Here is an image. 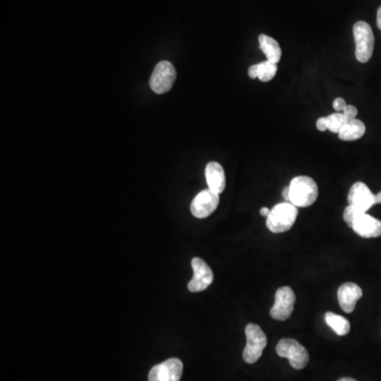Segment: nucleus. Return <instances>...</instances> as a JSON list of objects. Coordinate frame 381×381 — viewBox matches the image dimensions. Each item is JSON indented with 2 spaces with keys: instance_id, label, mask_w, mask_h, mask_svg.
Segmentation results:
<instances>
[{
  "instance_id": "nucleus-24",
  "label": "nucleus",
  "mask_w": 381,
  "mask_h": 381,
  "mask_svg": "<svg viewBox=\"0 0 381 381\" xmlns=\"http://www.w3.org/2000/svg\"><path fill=\"white\" fill-rule=\"evenodd\" d=\"M282 195L283 197H284L285 200H286L287 203H289V185L283 189Z\"/></svg>"
},
{
  "instance_id": "nucleus-9",
  "label": "nucleus",
  "mask_w": 381,
  "mask_h": 381,
  "mask_svg": "<svg viewBox=\"0 0 381 381\" xmlns=\"http://www.w3.org/2000/svg\"><path fill=\"white\" fill-rule=\"evenodd\" d=\"M183 365L178 358H171L150 370L148 381H181Z\"/></svg>"
},
{
  "instance_id": "nucleus-8",
  "label": "nucleus",
  "mask_w": 381,
  "mask_h": 381,
  "mask_svg": "<svg viewBox=\"0 0 381 381\" xmlns=\"http://www.w3.org/2000/svg\"><path fill=\"white\" fill-rule=\"evenodd\" d=\"M220 194L210 189H203L195 196L191 203V212L197 218H207L218 209Z\"/></svg>"
},
{
  "instance_id": "nucleus-1",
  "label": "nucleus",
  "mask_w": 381,
  "mask_h": 381,
  "mask_svg": "<svg viewBox=\"0 0 381 381\" xmlns=\"http://www.w3.org/2000/svg\"><path fill=\"white\" fill-rule=\"evenodd\" d=\"M319 189L316 181L308 176H298L289 185V203L306 208L316 203Z\"/></svg>"
},
{
  "instance_id": "nucleus-4",
  "label": "nucleus",
  "mask_w": 381,
  "mask_h": 381,
  "mask_svg": "<svg viewBox=\"0 0 381 381\" xmlns=\"http://www.w3.org/2000/svg\"><path fill=\"white\" fill-rule=\"evenodd\" d=\"M277 354L282 358L288 359L291 367L296 370H303L310 361V355L306 349L297 340L290 338L279 340L277 345Z\"/></svg>"
},
{
  "instance_id": "nucleus-7",
  "label": "nucleus",
  "mask_w": 381,
  "mask_h": 381,
  "mask_svg": "<svg viewBox=\"0 0 381 381\" xmlns=\"http://www.w3.org/2000/svg\"><path fill=\"white\" fill-rule=\"evenodd\" d=\"M275 302L270 310V316L277 321H285L290 318L295 310L296 295L288 286L281 287L275 292Z\"/></svg>"
},
{
  "instance_id": "nucleus-13",
  "label": "nucleus",
  "mask_w": 381,
  "mask_h": 381,
  "mask_svg": "<svg viewBox=\"0 0 381 381\" xmlns=\"http://www.w3.org/2000/svg\"><path fill=\"white\" fill-rule=\"evenodd\" d=\"M362 289L355 283H345L338 289V301L340 308L347 314L355 310L356 303L362 297Z\"/></svg>"
},
{
  "instance_id": "nucleus-16",
  "label": "nucleus",
  "mask_w": 381,
  "mask_h": 381,
  "mask_svg": "<svg viewBox=\"0 0 381 381\" xmlns=\"http://www.w3.org/2000/svg\"><path fill=\"white\" fill-rule=\"evenodd\" d=\"M259 44L268 62L277 64L281 60L282 49L275 38L268 36V35L261 34L259 36Z\"/></svg>"
},
{
  "instance_id": "nucleus-21",
  "label": "nucleus",
  "mask_w": 381,
  "mask_h": 381,
  "mask_svg": "<svg viewBox=\"0 0 381 381\" xmlns=\"http://www.w3.org/2000/svg\"><path fill=\"white\" fill-rule=\"evenodd\" d=\"M333 106L334 109L339 113V111H345L347 104L345 99H342V97H337V99L334 100Z\"/></svg>"
},
{
  "instance_id": "nucleus-22",
  "label": "nucleus",
  "mask_w": 381,
  "mask_h": 381,
  "mask_svg": "<svg viewBox=\"0 0 381 381\" xmlns=\"http://www.w3.org/2000/svg\"><path fill=\"white\" fill-rule=\"evenodd\" d=\"M316 126L320 132H325V130H327V117H322V118L318 119V120H316Z\"/></svg>"
},
{
  "instance_id": "nucleus-26",
  "label": "nucleus",
  "mask_w": 381,
  "mask_h": 381,
  "mask_svg": "<svg viewBox=\"0 0 381 381\" xmlns=\"http://www.w3.org/2000/svg\"><path fill=\"white\" fill-rule=\"evenodd\" d=\"M376 196V203H381V192H379L378 194H375Z\"/></svg>"
},
{
  "instance_id": "nucleus-20",
  "label": "nucleus",
  "mask_w": 381,
  "mask_h": 381,
  "mask_svg": "<svg viewBox=\"0 0 381 381\" xmlns=\"http://www.w3.org/2000/svg\"><path fill=\"white\" fill-rule=\"evenodd\" d=\"M342 113L345 115L347 120H351V119H356V117L358 115V109L356 108L354 105H347Z\"/></svg>"
},
{
  "instance_id": "nucleus-2",
  "label": "nucleus",
  "mask_w": 381,
  "mask_h": 381,
  "mask_svg": "<svg viewBox=\"0 0 381 381\" xmlns=\"http://www.w3.org/2000/svg\"><path fill=\"white\" fill-rule=\"evenodd\" d=\"M298 218V209L291 203H279L270 210L266 226L273 233H283L290 230Z\"/></svg>"
},
{
  "instance_id": "nucleus-11",
  "label": "nucleus",
  "mask_w": 381,
  "mask_h": 381,
  "mask_svg": "<svg viewBox=\"0 0 381 381\" xmlns=\"http://www.w3.org/2000/svg\"><path fill=\"white\" fill-rule=\"evenodd\" d=\"M347 201L349 206L355 207L361 212H367L376 205V196L365 183H356L349 189Z\"/></svg>"
},
{
  "instance_id": "nucleus-18",
  "label": "nucleus",
  "mask_w": 381,
  "mask_h": 381,
  "mask_svg": "<svg viewBox=\"0 0 381 381\" xmlns=\"http://www.w3.org/2000/svg\"><path fill=\"white\" fill-rule=\"evenodd\" d=\"M255 66H257V78L264 83L271 81L277 76V64L265 60V62H259Z\"/></svg>"
},
{
  "instance_id": "nucleus-10",
  "label": "nucleus",
  "mask_w": 381,
  "mask_h": 381,
  "mask_svg": "<svg viewBox=\"0 0 381 381\" xmlns=\"http://www.w3.org/2000/svg\"><path fill=\"white\" fill-rule=\"evenodd\" d=\"M192 268L194 275L187 284V289L191 292L206 290L214 279L212 269L209 267L206 262L199 257H194L192 259Z\"/></svg>"
},
{
  "instance_id": "nucleus-14",
  "label": "nucleus",
  "mask_w": 381,
  "mask_h": 381,
  "mask_svg": "<svg viewBox=\"0 0 381 381\" xmlns=\"http://www.w3.org/2000/svg\"><path fill=\"white\" fill-rule=\"evenodd\" d=\"M206 179L211 191L218 194L224 192L226 189V175L218 162L212 161L207 164Z\"/></svg>"
},
{
  "instance_id": "nucleus-5",
  "label": "nucleus",
  "mask_w": 381,
  "mask_h": 381,
  "mask_svg": "<svg viewBox=\"0 0 381 381\" xmlns=\"http://www.w3.org/2000/svg\"><path fill=\"white\" fill-rule=\"evenodd\" d=\"M247 345L244 349L243 358L247 363L257 362L267 345V337L263 330L257 324L250 323L246 326Z\"/></svg>"
},
{
  "instance_id": "nucleus-19",
  "label": "nucleus",
  "mask_w": 381,
  "mask_h": 381,
  "mask_svg": "<svg viewBox=\"0 0 381 381\" xmlns=\"http://www.w3.org/2000/svg\"><path fill=\"white\" fill-rule=\"evenodd\" d=\"M347 119L341 113H332L327 117L328 130L334 134H339L342 126L347 123Z\"/></svg>"
},
{
  "instance_id": "nucleus-27",
  "label": "nucleus",
  "mask_w": 381,
  "mask_h": 381,
  "mask_svg": "<svg viewBox=\"0 0 381 381\" xmlns=\"http://www.w3.org/2000/svg\"><path fill=\"white\" fill-rule=\"evenodd\" d=\"M338 381H356L355 379L349 378V377H345V378L339 379Z\"/></svg>"
},
{
  "instance_id": "nucleus-15",
  "label": "nucleus",
  "mask_w": 381,
  "mask_h": 381,
  "mask_svg": "<svg viewBox=\"0 0 381 381\" xmlns=\"http://www.w3.org/2000/svg\"><path fill=\"white\" fill-rule=\"evenodd\" d=\"M365 134V123L358 119H351L342 126L338 136L342 141H356V140L362 138Z\"/></svg>"
},
{
  "instance_id": "nucleus-17",
  "label": "nucleus",
  "mask_w": 381,
  "mask_h": 381,
  "mask_svg": "<svg viewBox=\"0 0 381 381\" xmlns=\"http://www.w3.org/2000/svg\"><path fill=\"white\" fill-rule=\"evenodd\" d=\"M325 322L339 336L347 335L351 330V324H349V320L345 319V316H339L334 312H326Z\"/></svg>"
},
{
  "instance_id": "nucleus-23",
  "label": "nucleus",
  "mask_w": 381,
  "mask_h": 381,
  "mask_svg": "<svg viewBox=\"0 0 381 381\" xmlns=\"http://www.w3.org/2000/svg\"><path fill=\"white\" fill-rule=\"evenodd\" d=\"M259 213H261L262 216H264V218H268V215L270 214V210H269L268 208H262L261 211H259Z\"/></svg>"
},
{
  "instance_id": "nucleus-3",
  "label": "nucleus",
  "mask_w": 381,
  "mask_h": 381,
  "mask_svg": "<svg viewBox=\"0 0 381 381\" xmlns=\"http://www.w3.org/2000/svg\"><path fill=\"white\" fill-rule=\"evenodd\" d=\"M354 37H355V56L360 62H367L372 58L374 52V33L369 23L365 21H357L354 25Z\"/></svg>"
},
{
  "instance_id": "nucleus-6",
  "label": "nucleus",
  "mask_w": 381,
  "mask_h": 381,
  "mask_svg": "<svg viewBox=\"0 0 381 381\" xmlns=\"http://www.w3.org/2000/svg\"><path fill=\"white\" fill-rule=\"evenodd\" d=\"M176 81V70L172 62L162 60L157 64L150 76V85L158 95L169 93Z\"/></svg>"
},
{
  "instance_id": "nucleus-12",
  "label": "nucleus",
  "mask_w": 381,
  "mask_h": 381,
  "mask_svg": "<svg viewBox=\"0 0 381 381\" xmlns=\"http://www.w3.org/2000/svg\"><path fill=\"white\" fill-rule=\"evenodd\" d=\"M355 233L363 238H375L381 235V222L365 212L359 211L351 226Z\"/></svg>"
},
{
  "instance_id": "nucleus-25",
  "label": "nucleus",
  "mask_w": 381,
  "mask_h": 381,
  "mask_svg": "<svg viewBox=\"0 0 381 381\" xmlns=\"http://www.w3.org/2000/svg\"><path fill=\"white\" fill-rule=\"evenodd\" d=\"M377 27L381 30V7L377 11Z\"/></svg>"
}]
</instances>
